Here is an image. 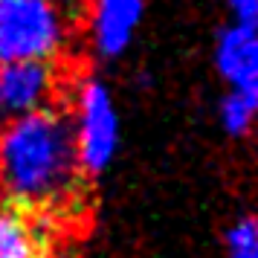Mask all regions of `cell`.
Segmentation results:
<instances>
[{"label": "cell", "mask_w": 258, "mask_h": 258, "mask_svg": "<svg viewBox=\"0 0 258 258\" xmlns=\"http://www.w3.org/2000/svg\"><path fill=\"white\" fill-rule=\"evenodd\" d=\"M70 122L55 110L15 116L0 134V188L24 206H52L79 186Z\"/></svg>", "instance_id": "obj_1"}, {"label": "cell", "mask_w": 258, "mask_h": 258, "mask_svg": "<svg viewBox=\"0 0 258 258\" xmlns=\"http://www.w3.org/2000/svg\"><path fill=\"white\" fill-rule=\"evenodd\" d=\"M70 41L67 12L49 0H0V67L52 61Z\"/></svg>", "instance_id": "obj_2"}, {"label": "cell", "mask_w": 258, "mask_h": 258, "mask_svg": "<svg viewBox=\"0 0 258 258\" xmlns=\"http://www.w3.org/2000/svg\"><path fill=\"white\" fill-rule=\"evenodd\" d=\"M70 131L79 168L87 174H102L113 163L119 148V116L105 82L87 79L79 87L76 119H73Z\"/></svg>", "instance_id": "obj_3"}, {"label": "cell", "mask_w": 258, "mask_h": 258, "mask_svg": "<svg viewBox=\"0 0 258 258\" xmlns=\"http://www.w3.org/2000/svg\"><path fill=\"white\" fill-rule=\"evenodd\" d=\"M58 87V70L52 61H15L0 67V105L6 113L26 116L47 110Z\"/></svg>", "instance_id": "obj_4"}, {"label": "cell", "mask_w": 258, "mask_h": 258, "mask_svg": "<svg viewBox=\"0 0 258 258\" xmlns=\"http://www.w3.org/2000/svg\"><path fill=\"white\" fill-rule=\"evenodd\" d=\"M215 67L238 93H258V35L255 26H226L215 44Z\"/></svg>", "instance_id": "obj_5"}, {"label": "cell", "mask_w": 258, "mask_h": 258, "mask_svg": "<svg viewBox=\"0 0 258 258\" xmlns=\"http://www.w3.org/2000/svg\"><path fill=\"white\" fill-rule=\"evenodd\" d=\"M142 21V0H93L90 35L102 58H119Z\"/></svg>", "instance_id": "obj_6"}, {"label": "cell", "mask_w": 258, "mask_h": 258, "mask_svg": "<svg viewBox=\"0 0 258 258\" xmlns=\"http://www.w3.org/2000/svg\"><path fill=\"white\" fill-rule=\"evenodd\" d=\"M0 258H38V235L15 209H0Z\"/></svg>", "instance_id": "obj_7"}, {"label": "cell", "mask_w": 258, "mask_h": 258, "mask_svg": "<svg viewBox=\"0 0 258 258\" xmlns=\"http://www.w3.org/2000/svg\"><path fill=\"white\" fill-rule=\"evenodd\" d=\"M258 110V93H238L229 90L221 102V125L229 137H244Z\"/></svg>", "instance_id": "obj_8"}, {"label": "cell", "mask_w": 258, "mask_h": 258, "mask_svg": "<svg viewBox=\"0 0 258 258\" xmlns=\"http://www.w3.org/2000/svg\"><path fill=\"white\" fill-rule=\"evenodd\" d=\"M226 258H258V226L246 215L226 232Z\"/></svg>", "instance_id": "obj_9"}, {"label": "cell", "mask_w": 258, "mask_h": 258, "mask_svg": "<svg viewBox=\"0 0 258 258\" xmlns=\"http://www.w3.org/2000/svg\"><path fill=\"white\" fill-rule=\"evenodd\" d=\"M229 12H232L235 24H244V26H255L258 18V0H226Z\"/></svg>", "instance_id": "obj_10"}, {"label": "cell", "mask_w": 258, "mask_h": 258, "mask_svg": "<svg viewBox=\"0 0 258 258\" xmlns=\"http://www.w3.org/2000/svg\"><path fill=\"white\" fill-rule=\"evenodd\" d=\"M3 128H6V110H3V105H0V134H3Z\"/></svg>", "instance_id": "obj_11"}, {"label": "cell", "mask_w": 258, "mask_h": 258, "mask_svg": "<svg viewBox=\"0 0 258 258\" xmlns=\"http://www.w3.org/2000/svg\"><path fill=\"white\" fill-rule=\"evenodd\" d=\"M49 3H55V6H61V9H64L67 3H76V0H49Z\"/></svg>", "instance_id": "obj_12"}]
</instances>
